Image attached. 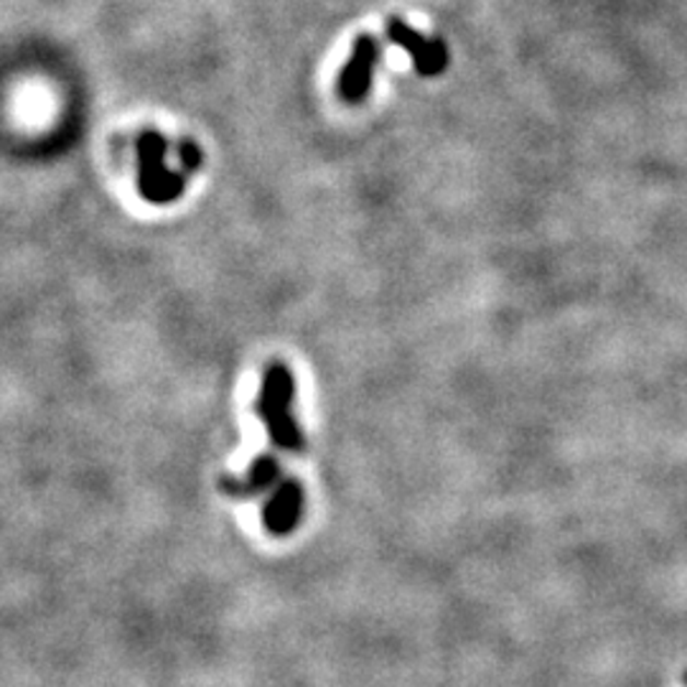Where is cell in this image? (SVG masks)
Masks as SVG:
<instances>
[{"mask_svg":"<svg viewBox=\"0 0 687 687\" xmlns=\"http://www.w3.org/2000/svg\"><path fill=\"white\" fill-rule=\"evenodd\" d=\"M293 395H295V382H293L291 370H288L283 362L268 364L255 410H257V416L263 418L265 431H268L272 446L280 451H291V454H299V451L303 449V435L291 410Z\"/></svg>","mask_w":687,"mask_h":687,"instance_id":"6da1fadb","label":"cell"},{"mask_svg":"<svg viewBox=\"0 0 687 687\" xmlns=\"http://www.w3.org/2000/svg\"><path fill=\"white\" fill-rule=\"evenodd\" d=\"M138 189L153 205H168L184 191V176L166 166V140L159 132L138 140Z\"/></svg>","mask_w":687,"mask_h":687,"instance_id":"7a4b0ae2","label":"cell"},{"mask_svg":"<svg viewBox=\"0 0 687 687\" xmlns=\"http://www.w3.org/2000/svg\"><path fill=\"white\" fill-rule=\"evenodd\" d=\"M303 510V489L295 479L280 481L278 487H272V494L268 497L263 510V525L270 535L283 537L293 533V527L299 525Z\"/></svg>","mask_w":687,"mask_h":687,"instance_id":"3957f363","label":"cell"},{"mask_svg":"<svg viewBox=\"0 0 687 687\" xmlns=\"http://www.w3.org/2000/svg\"><path fill=\"white\" fill-rule=\"evenodd\" d=\"M387 36L393 38L397 46H403L405 51L410 54L412 61H416L418 72L433 74L443 67V51L433 42H426L418 31H412L410 26H405L403 21L393 19L387 23Z\"/></svg>","mask_w":687,"mask_h":687,"instance_id":"277c9868","label":"cell"},{"mask_svg":"<svg viewBox=\"0 0 687 687\" xmlns=\"http://www.w3.org/2000/svg\"><path fill=\"white\" fill-rule=\"evenodd\" d=\"M374 42L370 36H359L354 44V51H351L349 65L344 67L341 80H339V92L347 100L362 97L366 88H370V77H372V65H374Z\"/></svg>","mask_w":687,"mask_h":687,"instance_id":"5b68a950","label":"cell"},{"mask_svg":"<svg viewBox=\"0 0 687 687\" xmlns=\"http://www.w3.org/2000/svg\"><path fill=\"white\" fill-rule=\"evenodd\" d=\"M280 479V466L272 456H260L249 466L245 479H224L222 489L232 497H255L260 491L276 487Z\"/></svg>","mask_w":687,"mask_h":687,"instance_id":"8992f818","label":"cell"},{"mask_svg":"<svg viewBox=\"0 0 687 687\" xmlns=\"http://www.w3.org/2000/svg\"><path fill=\"white\" fill-rule=\"evenodd\" d=\"M178 155H182V163L186 171H194L201 163V153L194 143H182V148H178Z\"/></svg>","mask_w":687,"mask_h":687,"instance_id":"52a82bcc","label":"cell"}]
</instances>
